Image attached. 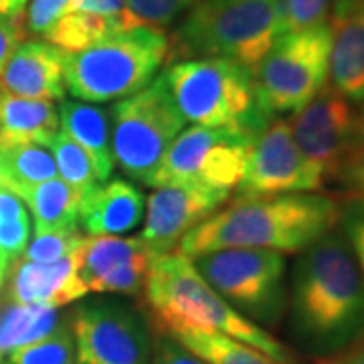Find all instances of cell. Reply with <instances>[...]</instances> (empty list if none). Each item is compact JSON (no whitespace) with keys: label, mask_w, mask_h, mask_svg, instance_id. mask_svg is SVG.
Instances as JSON below:
<instances>
[{"label":"cell","mask_w":364,"mask_h":364,"mask_svg":"<svg viewBox=\"0 0 364 364\" xmlns=\"http://www.w3.org/2000/svg\"><path fill=\"white\" fill-rule=\"evenodd\" d=\"M166 59L168 39L160 31H122L83 51L65 53V87L87 104L126 100L150 85Z\"/></svg>","instance_id":"obj_6"},{"label":"cell","mask_w":364,"mask_h":364,"mask_svg":"<svg viewBox=\"0 0 364 364\" xmlns=\"http://www.w3.org/2000/svg\"><path fill=\"white\" fill-rule=\"evenodd\" d=\"M146 301L162 334L178 328L221 332L267 354L277 364H294V356L269 332L231 308L196 272L178 249L158 255L146 279Z\"/></svg>","instance_id":"obj_3"},{"label":"cell","mask_w":364,"mask_h":364,"mask_svg":"<svg viewBox=\"0 0 364 364\" xmlns=\"http://www.w3.org/2000/svg\"><path fill=\"white\" fill-rule=\"evenodd\" d=\"M195 0H126L128 28H156L174 23Z\"/></svg>","instance_id":"obj_29"},{"label":"cell","mask_w":364,"mask_h":364,"mask_svg":"<svg viewBox=\"0 0 364 364\" xmlns=\"http://www.w3.org/2000/svg\"><path fill=\"white\" fill-rule=\"evenodd\" d=\"M0 162L4 170L6 188L33 186L39 182L57 178V164L47 146L41 144H21L0 150Z\"/></svg>","instance_id":"obj_25"},{"label":"cell","mask_w":364,"mask_h":364,"mask_svg":"<svg viewBox=\"0 0 364 364\" xmlns=\"http://www.w3.org/2000/svg\"><path fill=\"white\" fill-rule=\"evenodd\" d=\"M279 35V0H200L168 41V59H229L253 73Z\"/></svg>","instance_id":"obj_4"},{"label":"cell","mask_w":364,"mask_h":364,"mask_svg":"<svg viewBox=\"0 0 364 364\" xmlns=\"http://www.w3.org/2000/svg\"><path fill=\"white\" fill-rule=\"evenodd\" d=\"M184 119L257 138L273 119L257 102L253 73L229 59H184L162 73Z\"/></svg>","instance_id":"obj_5"},{"label":"cell","mask_w":364,"mask_h":364,"mask_svg":"<svg viewBox=\"0 0 364 364\" xmlns=\"http://www.w3.org/2000/svg\"><path fill=\"white\" fill-rule=\"evenodd\" d=\"M59 132V109L47 100H23L4 91L0 102V150L41 144L47 146Z\"/></svg>","instance_id":"obj_20"},{"label":"cell","mask_w":364,"mask_h":364,"mask_svg":"<svg viewBox=\"0 0 364 364\" xmlns=\"http://www.w3.org/2000/svg\"><path fill=\"white\" fill-rule=\"evenodd\" d=\"M6 364H75V338L71 324L61 320L45 338L11 350Z\"/></svg>","instance_id":"obj_27"},{"label":"cell","mask_w":364,"mask_h":364,"mask_svg":"<svg viewBox=\"0 0 364 364\" xmlns=\"http://www.w3.org/2000/svg\"><path fill=\"white\" fill-rule=\"evenodd\" d=\"M340 215L342 210L330 196L314 193L235 200L184 235L178 251L191 259L237 247L298 253L332 233Z\"/></svg>","instance_id":"obj_1"},{"label":"cell","mask_w":364,"mask_h":364,"mask_svg":"<svg viewBox=\"0 0 364 364\" xmlns=\"http://www.w3.org/2000/svg\"><path fill=\"white\" fill-rule=\"evenodd\" d=\"M28 0H0V16L2 18H23Z\"/></svg>","instance_id":"obj_41"},{"label":"cell","mask_w":364,"mask_h":364,"mask_svg":"<svg viewBox=\"0 0 364 364\" xmlns=\"http://www.w3.org/2000/svg\"><path fill=\"white\" fill-rule=\"evenodd\" d=\"M67 13H83L104 16V18H109V21L117 23L122 31H130L128 28L126 0H69Z\"/></svg>","instance_id":"obj_35"},{"label":"cell","mask_w":364,"mask_h":364,"mask_svg":"<svg viewBox=\"0 0 364 364\" xmlns=\"http://www.w3.org/2000/svg\"><path fill=\"white\" fill-rule=\"evenodd\" d=\"M354 150H364V105L354 117Z\"/></svg>","instance_id":"obj_42"},{"label":"cell","mask_w":364,"mask_h":364,"mask_svg":"<svg viewBox=\"0 0 364 364\" xmlns=\"http://www.w3.org/2000/svg\"><path fill=\"white\" fill-rule=\"evenodd\" d=\"M59 124L67 136L87 154L93 174L100 182L107 181L114 172L112 152V116L109 109L81 102H61Z\"/></svg>","instance_id":"obj_19"},{"label":"cell","mask_w":364,"mask_h":364,"mask_svg":"<svg viewBox=\"0 0 364 364\" xmlns=\"http://www.w3.org/2000/svg\"><path fill=\"white\" fill-rule=\"evenodd\" d=\"M79 277L87 289H93L109 273L117 272L134 261L150 257L156 259L140 237H116V235H97L85 237L75 251Z\"/></svg>","instance_id":"obj_22"},{"label":"cell","mask_w":364,"mask_h":364,"mask_svg":"<svg viewBox=\"0 0 364 364\" xmlns=\"http://www.w3.org/2000/svg\"><path fill=\"white\" fill-rule=\"evenodd\" d=\"M83 235L77 229L73 231H51V233H35L31 245H26L23 259L33 263H57L71 257L79 245L83 243Z\"/></svg>","instance_id":"obj_30"},{"label":"cell","mask_w":364,"mask_h":364,"mask_svg":"<svg viewBox=\"0 0 364 364\" xmlns=\"http://www.w3.org/2000/svg\"><path fill=\"white\" fill-rule=\"evenodd\" d=\"M322 184V174L299 152L289 122L273 117L251 146L247 168L237 186V200L314 193Z\"/></svg>","instance_id":"obj_12"},{"label":"cell","mask_w":364,"mask_h":364,"mask_svg":"<svg viewBox=\"0 0 364 364\" xmlns=\"http://www.w3.org/2000/svg\"><path fill=\"white\" fill-rule=\"evenodd\" d=\"M294 324L318 350H338L364 332V279L344 233L301 251L294 272Z\"/></svg>","instance_id":"obj_2"},{"label":"cell","mask_w":364,"mask_h":364,"mask_svg":"<svg viewBox=\"0 0 364 364\" xmlns=\"http://www.w3.org/2000/svg\"><path fill=\"white\" fill-rule=\"evenodd\" d=\"M196 272L237 312L275 322L286 304V257L272 249H221L195 257Z\"/></svg>","instance_id":"obj_9"},{"label":"cell","mask_w":364,"mask_h":364,"mask_svg":"<svg viewBox=\"0 0 364 364\" xmlns=\"http://www.w3.org/2000/svg\"><path fill=\"white\" fill-rule=\"evenodd\" d=\"M6 267H9V259L0 255V287H2V282H4V275H6Z\"/></svg>","instance_id":"obj_43"},{"label":"cell","mask_w":364,"mask_h":364,"mask_svg":"<svg viewBox=\"0 0 364 364\" xmlns=\"http://www.w3.org/2000/svg\"><path fill=\"white\" fill-rule=\"evenodd\" d=\"M253 136L233 128L193 126L168 148L148 186H208L231 193L243 181Z\"/></svg>","instance_id":"obj_10"},{"label":"cell","mask_w":364,"mask_h":364,"mask_svg":"<svg viewBox=\"0 0 364 364\" xmlns=\"http://www.w3.org/2000/svg\"><path fill=\"white\" fill-rule=\"evenodd\" d=\"M330 79L348 102L364 100V0H334Z\"/></svg>","instance_id":"obj_16"},{"label":"cell","mask_w":364,"mask_h":364,"mask_svg":"<svg viewBox=\"0 0 364 364\" xmlns=\"http://www.w3.org/2000/svg\"><path fill=\"white\" fill-rule=\"evenodd\" d=\"M0 186H6V181H4V170H2V162H0Z\"/></svg>","instance_id":"obj_44"},{"label":"cell","mask_w":364,"mask_h":364,"mask_svg":"<svg viewBox=\"0 0 364 364\" xmlns=\"http://www.w3.org/2000/svg\"><path fill=\"white\" fill-rule=\"evenodd\" d=\"M90 289L77 272L75 253L57 263L16 261L11 282V298L14 304H39L63 308L71 301L87 296Z\"/></svg>","instance_id":"obj_17"},{"label":"cell","mask_w":364,"mask_h":364,"mask_svg":"<svg viewBox=\"0 0 364 364\" xmlns=\"http://www.w3.org/2000/svg\"><path fill=\"white\" fill-rule=\"evenodd\" d=\"M229 195L231 193L227 191L208 186H160L146 205V223L140 235L142 243L154 257L168 253L184 235L215 215Z\"/></svg>","instance_id":"obj_14"},{"label":"cell","mask_w":364,"mask_h":364,"mask_svg":"<svg viewBox=\"0 0 364 364\" xmlns=\"http://www.w3.org/2000/svg\"><path fill=\"white\" fill-rule=\"evenodd\" d=\"M166 336L176 340L184 350H188L205 364H277L257 348L221 332L178 328L166 332Z\"/></svg>","instance_id":"obj_23"},{"label":"cell","mask_w":364,"mask_h":364,"mask_svg":"<svg viewBox=\"0 0 364 364\" xmlns=\"http://www.w3.org/2000/svg\"><path fill=\"white\" fill-rule=\"evenodd\" d=\"M0 364H2V358H0Z\"/></svg>","instance_id":"obj_46"},{"label":"cell","mask_w":364,"mask_h":364,"mask_svg":"<svg viewBox=\"0 0 364 364\" xmlns=\"http://www.w3.org/2000/svg\"><path fill=\"white\" fill-rule=\"evenodd\" d=\"M330 43L328 23L279 35L253 71L257 102L267 114L299 112L324 90Z\"/></svg>","instance_id":"obj_7"},{"label":"cell","mask_w":364,"mask_h":364,"mask_svg":"<svg viewBox=\"0 0 364 364\" xmlns=\"http://www.w3.org/2000/svg\"><path fill=\"white\" fill-rule=\"evenodd\" d=\"M75 364H152L148 326L119 301L81 304L71 320Z\"/></svg>","instance_id":"obj_11"},{"label":"cell","mask_w":364,"mask_h":364,"mask_svg":"<svg viewBox=\"0 0 364 364\" xmlns=\"http://www.w3.org/2000/svg\"><path fill=\"white\" fill-rule=\"evenodd\" d=\"M28 235H31L28 215L0 223V255L9 261L21 257L28 245Z\"/></svg>","instance_id":"obj_34"},{"label":"cell","mask_w":364,"mask_h":364,"mask_svg":"<svg viewBox=\"0 0 364 364\" xmlns=\"http://www.w3.org/2000/svg\"><path fill=\"white\" fill-rule=\"evenodd\" d=\"M320 364H364V338L354 340L346 350L326 358Z\"/></svg>","instance_id":"obj_40"},{"label":"cell","mask_w":364,"mask_h":364,"mask_svg":"<svg viewBox=\"0 0 364 364\" xmlns=\"http://www.w3.org/2000/svg\"><path fill=\"white\" fill-rule=\"evenodd\" d=\"M23 35H25L23 18H2L0 16V73L6 65L9 57L18 47Z\"/></svg>","instance_id":"obj_37"},{"label":"cell","mask_w":364,"mask_h":364,"mask_svg":"<svg viewBox=\"0 0 364 364\" xmlns=\"http://www.w3.org/2000/svg\"><path fill=\"white\" fill-rule=\"evenodd\" d=\"M152 364H205L193 356L188 350H184L176 340H172L166 334H160L156 342V352Z\"/></svg>","instance_id":"obj_36"},{"label":"cell","mask_w":364,"mask_h":364,"mask_svg":"<svg viewBox=\"0 0 364 364\" xmlns=\"http://www.w3.org/2000/svg\"><path fill=\"white\" fill-rule=\"evenodd\" d=\"M116 33H122V28L109 18L95 14L67 13L53 25L51 31L45 35V41H49L63 53H77Z\"/></svg>","instance_id":"obj_26"},{"label":"cell","mask_w":364,"mask_h":364,"mask_svg":"<svg viewBox=\"0 0 364 364\" xmlns=\"http://www.w3.org/2000/svg\"><path fill=\"white\" fill-rule=\"evenodd\" d=\"M26 217V208L23 207V200L14 195L11 188L0 186V223L13 221Z\"/></svg>","instance_id":"obj_39"},{"label":"cell","mask_w":364,"mask_h":364,"mask_svg":"<svg viewBox=\"0 0 364 364\" xmlns=\"http://www.w3.org/2000/svg\"><path fill=\"white\" fill-rule=\"evenodd\" d=\"M59 308L13 304L0 312V358L14 348L45 338L59 326Z\"/></svg>","instance_id":"obj_24"},{"label":"cell","mask_w":364,"mask_h":364,"mask_svg":"<svg viewBox=\"0 0 364 364\" xmlns=\"http://www.w3.org/2000/svg\"><path fill=\"white\" fill-rule=\"evenodd\" d=\"M13 193L31 208L35 233L73 231L79 227V207L83 198L63 178L57 176L33 186H21Z\"/></svg>","instance_id":"obj_21"},{"label":"cell","mask_w":364,"mask_h":364,"mask_svg":"<svg viewBox=\"0 0 364 364\" xmlns=\"http://www.w3.org/2000/svg\"><path fill=\"white\" fill-rule=\"evenodd\" d=\"M330 2L332 0H279L284 33L328 23L326 16L330 11Z\"/></svg>","instance_id":"obj_31"},{"label":"cell","mask_w":364,"mask_h":364,"mask_svg":"<svg viewBox=\"0 0 364 364\" xmlns=\"http://www.w3.org/2000/svg\"><path fill=\"white\" fill-rule=\"evenodd\" d=\"M2 95H4V90L0 87V102H2Z\"/></svg>","instance_id":"obj_45"},{"label":"cell","mask_w":364,"mask_h":364,"mask_svg":"<svg viewBox=\"0 0 364 364\" xmlns=\"http://www.w3.org/2000/svg\"><path fill=\"white\" fill-rule=\"evenodd\" d=\"M142 193L128 181L97 186L81 200L79 223L91 235H119L134 229L144 215Z\"/></svg>","instance_id":"obj_18"},{"label":"cell","mask_w":364,"mask_h":364,"mask_svg":"<svg viewBox=\"0 0 364 364\" xmlns=\"http://www.w3.org/2000/svg\"><path fill=\"white\" fill-rule=\"evenodd\" d=\"M112 152L130 178L148 184L184 128V117L160 75L112 109Z\"/></svg>","instance_id":"obj_8"},{"label":"cell","mask_w":364,"mask_h":364,"mask_svg":"<svg viewBox=\"0 0 364 364\" xmlns=\"http://www.w3.org/2000/svg\"><path fill=\"white\" fill-rule=\"evenodd\" d=\"M354 117L350 102L334 87H324L289 119L299 152L324 181L340 178L344 166L356 152Z\"/></svg>","instance_id":"obj_13"},{"label":"cell","mask_w":364,"mask_h":364,"mask_svg":"<svg viewBox=\"0 0 364 364\" xmlns=\"http://www.w3.org/2000/svg\"><path fill=\"white\" fill-rule=\"evenodd\" d=\"M65 53L49 41L31 39L18 43L0 73V87L23 100H61L65 97L63 75Z\"/></svg>","instance_id":"obj_15"},{"label":"cell","mask_w":364,"mask_h":364,"mask_svg":"<svg viewBox=\"0 0 364 364\" xmlns=\"http://www.w3.org/2000/svg\"><path fill=\"white\" fill-rule=\"evenodd\" d=\"M25 13V28L31 35L45 37L53 25L67 13L69 0H28Z\"/></svg>","instance_id":"obj_32"},{"label":"cell","mask_w":364,"mask_h":364,"mask_svg":"<svg viewBox=\"0 0 364 364\" xmlns=\"http://www.w3.org/2000/svg\"><path fill=\"white\" fill-rule=\"evenodd\" d=\"M340 221L344 223V235L354 251V257L364 279V203L350 200L342 210Z\"/></svg>","instance_id":"obj_33"},{"label":"cell","mask_w":364,"mask_h":364,"mask_svg":"<svg viewBox=\"0 0 364 364\" xmlns=\"http://www.w3.org/2000/svg\"><path fill=\"white\" fill-rule=\"evenodd\" d=\"M49 148H51L53 158H55L59 176L69 186H73L81 195V198H85L100 186V181L93 174L87 154L67 136L65 132H57L51 144H49Z\"/></svg>","instance_id":"obj_28"},{"label":"cell","mask_w":364,"mask_h":364,"mask_svg":"<svg viewBox=\"0 0 364 364\" xmlns=\"http://www.w3.org/2000/svg\"><path fill=\"white\" fill-rule=\"evenodd\" d=\"M340 178L344 181L352 200L364 203V150H358L344 166Z\"/></svg>","instance_id":"obj_38"}]
</instances>
